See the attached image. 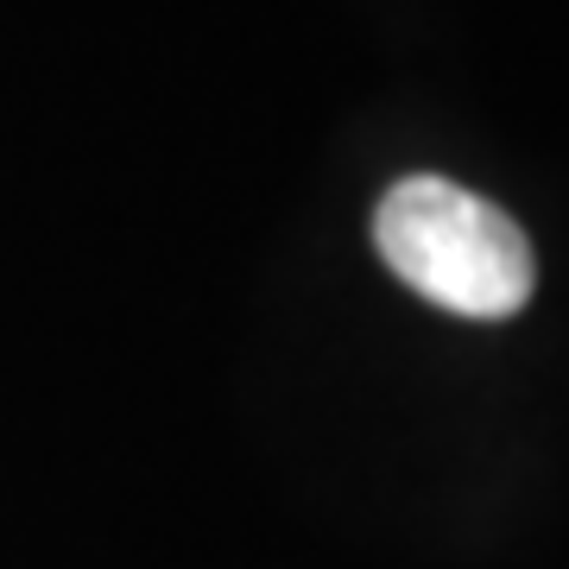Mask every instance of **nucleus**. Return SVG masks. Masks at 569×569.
Returning <instances> with one entry per match:
<instances>
[{
	"label": "nucleus",
	"mask_w": 569,
	"mask_h": 569,
	"mask_svg": "<svg viewBox=\"0 0 569 569\" xmlns=\"http://www.w3.org/2000/svg\"><path fill=\"white\" fill-rule=\"evenodd\" d=\"M373 247L418 298L449 317L500 323L519 317L538 284L526 228L500 203L462 190L456 178H399L373 209Z\"/></svg>",
	"instance_id": "1"
}]
</instances>
